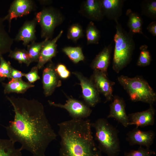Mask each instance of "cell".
<instances>
[{
  "label": "cell",
  "mask_w": 156,
  "mask_h": 156,
  "mask_svg": "<svg viewBox=\"0 0 156 156\" xmlns=\"http://www.w3.org/2000/svg\"><path fill=\"white\" fill-rule=\"evenodd\" d=\"M13 107V120L5 127L9 139L21 144L34 156H46L50 144L57 135L46 116L42 104L34 99L6 96Z\"/></svg>",
  "instance_id": "6da1fadb"
},
{
  "label": "cell",
  "mask_w": 156,
  "mask_h": 156,
  "mask_svg": "<svg viewBox=\"0 0 156 156\" xmlns=\"http://www.w3.org/2000/svg\"><path fill=\"white\" fill-rule=\"evenodd\" d=\"M89 119H74L59 123L60 156H102L94 140Z\"/></svg>",
  "instance_id": "7a4b0ae2"
},
{
  "label": "cell",
  "mask_w": 156,
  "mask_h": 156,
  "mask_svg": "<svg viewBox=\"0 0 156 156\" xmlns=\"http://www.w3.org/2000/svg\"><path fill=\"white\" fill-rule=\"evenodd\" d=\"M116 22L112 68L114 71L118 73L130 61L135 44L133 34L125 31L118 21Z\"/></svg>",
  "instance_id": "3957f363"
},
{
  "label": "cell",
  "mask_w": 156,
  "mask_h": 156,
  "mask_svg": "<svg viewBox=\"0 0 156 156\" xmlns=\"http://www.w3.org/2000/svg\"><path fill=\"white\" fill-rule=\"evenodd\" d=\"M91 125L95 130V139L100 151L107 156H118L120 151L118 130L104 118L97 119Z\"/></svg>",
  "instance_id": "277c9868"
},
{
  "label": "cell",
  "mask_w": 156,
  "mask_h": 156,
  "mask_svg": "<svg viewBox=\"0 0 156 156\" xmlns=\"http://www.w3.org/2000/svg\"><path fill=\"white\" fill-rule=\"evenodd\" d=\"M119 83L133 102L141 101L152 105L156 101V94L145 80L139 77H129L123 75L118 78Z\"/></svg>",
  "instance_id": "5b68a950"
},
{
  "label": "cell",
  "mask_w": 156,
  "mask_h": 156,
  "mask_svg": "<svg viewBox=\"0 0 156 156\" xmlns=\"http://www.w3.org/2000/svg\"><path fill=\"white\" fill-rule=\"evenodd\" d=\"M35 18L41 27V37L49 40L52 38L55 27L64 20L60 11L51 7L43 8L37 13Z\"/></svg>",
  "instance_id": "8992f818"
},
{
  "label": "cell",
  "mask_w": 156,
  "mask_h": 156,
  "mask_svg": "<svg viewBox=\"0 0 156 156\" xmlns=\"http://www.w3.org/2000/svg\"><path fill=\"white\" fill-rule=\"evenodd\" d=\"M48 102L51 106L66 109L72 118L84 119L90 116L92 112L90 107L86 103L71 97H68L64 104L57 103L49 100Z\"/></svg>",
  "instance_id": "52a82bcc"
},
{
  "label": "cell",
  "mask_w": 156,
  "mask_h": 156,
  "mask_svg": "<svg viewBox=\"0 0 156 156\" xmlns=\"http://www.w3.org/2000/svg\"><path fill=\"white\" fill-rule=\"evenodd\" d=\"M78 79L82 89V96L85 103L90 107H94L100 101L99 93L90 79L81 73L73 72Z\"/></svg>",
  "instance_id": "ba28073f"
},
{
  "label": "cell",
  "mask_w": 156,
  "mask_h": 156,
  "mask_svg": "<svg viewBox=\"0 0 156 156\" xmlns=\"http://www.w3.org/2000/svg\"><path fill=\"white\" fill-rule=\"evenodd\" d=\"M53 64H49L43 70L42 82L44 94L46 96L51 95L55 89L61 85V81L55 69Z\"/></svg>",
  "instance_id": "9c48e42d"
},
{
  "label": "cell",
  "mask_w": 156,
  "mask_h": 156,
  "mask_svg": "<svg viewBox=\"0 0 156 156\" xmlns=\"http://www.w3.org/2000/svg\"><path fill=\"white\" fill-rule=\"evenodd\" d=\"M97 90L105 97V102L112 100L113 86L114 83L110 80L107 73L94 70L90 79Z\"/></svg>",
  "instance_id": "30bf717a"
},
{
  "label": "cell",
  "mask_w": 156,
  "mask_h": 156,
  "mask_svg": "<svg viewBox=\"0 0 156 156\" xmlns=\"http://www.w3.org/2000/svg\"><path fill=\"white\" fill-rule=\"evenodd\" d=\"M34 2L31 0H15L11 4L7 14L3 18L7 20L10 30L12 20L29 14L33 10Z\"/></svg>",
  "instance_id": "8fae6325"
},
{
  "label": "cell",
  "mask_w": 156,
  "mask_h": 156,
  "mask_svg": "<svg viewBox=\"0 0 156 156\" xmlns=\"http://www.w3.org/2000/svg\"><path fill=\"white\" fill-rule=\"evenodd\" d=\"M155 132L152 130L143 131L136 127L127 134L126 140L131 146L138 145L150 148L155 137Z\"/></svg>",
  "instance_id": "7c38bea8"
},
{
  "label": "cell",
  "mask_w": 156,
  "mask_h": 156,
  "mask_svg": "<svg viewBox=\"0 0 156 156\" xmlns=\"http://www.w3.org/2000/svg\"><path fill=\"white\" fill-rule=\"evenodd\" d=\"M110 105V111L107 118H114L124 127L129 125V118L125 111V104L123 99L118 96L113 97Z\"/></svg>",
  "instance_id": "4fadbf2b"
},
{
  "label": "cell",
  "mask_w": 156,
  "mask_h": 156,
  "mask_svg": "<svg viewBox=\"0 0 156 156\" xmlns=\"http://www.w3.org/2000/svg\"><path fill=\"white\" fill-rule=\"evenodd\" d=\"M155 114L154 108L152 105H150L146 110L129 114V125H135L138 127L153 125L155 122Z\"/></svg>",
  "instance_id": "5bb4252c"
},
{
  "label": "cell",
  "mask_w": 156,
  "mask_h": 156,
  "mask_svg": "<svg viewBox=\"0 0 156 156\" xmlns=\"http://www.w3.org/2000/svg\"><path fill=\"white\" fill-rule=\"evenodd\" d=\"M63 33L61 30L52 40H48L43 46L41 50L36 66L38 69H41L47 63L50 61L57 53L56 42Z\"/></svg>",
  "instance_id": "9a60e30c"
},
{
  "label": "cell",
  "mask_w": 156,
  "mask_h": 156,
  "mask_svg": "<svg viewBox=\"0 0 156 156\" xmlns=\"http://www.w3.org/2000/svg\"><path fill=\"white\" fill-rule=\"evenodd\" d=\"M80 12L92 21L102 20L104 16L102 9L101 0H87L81 6Z\"/></svg>",
  "instance_id": "2e32d148"
},
{
  "label": "cell",
  "mask_w": 156,
  "mask_h": 156,
  "mask_svg": "<svg viewBox=\"0 0 156 156\" xmlns=\"http://www.w3.org/2000/svg\"><path fill=\"white\" fill-rule=\"evenodd\" d=\"M123 0H101L102 9L104 16L115 22L122 14Z\"/></svg>",
  "instance_id": "e0dca14e"
},
{
  "label": "cell",
  "mask_w": 156,
  "mask_h": 156,
  "mask_svg": "<svg viewBox=\"0 0 156 156\" xmlns=\"http://www.w3.org/2000/svg\"><path fill=\"white\" fill-rule=\"evenodd\" d=\"M37 22L35 18L25 22L21 28L14 40L22 41L23 44L27 46L30 42L35 41L36 39V27Z\"/></svg>",
  "instance_id": "ac0fdd59"
},
{
  "label": "cell",
  "mask_w": 156,
  "mask_h": 156,
  "mask_svg": "<svg viewBox=\"0 0 156 156\" xmlns=\"http://www.w3.org/2000/svg\"><path fill=\"white\" fill-rule=\"evenodd\" d=\"M112 50V43L105 47L92 61L91 67L94 70L106 73L110 62Z\"/></svg>",
  "instance_id": "d6986e66"
},
{
  "label": "cell",
  "mask_w": 156,
  "mask_h": 156,
  "mask_svg": "<svg viewBox=\"0 0 156 156\" xmlns=\"http://www.w3.org/2000/svg\"><path fill=\"white\" fill-rule=\"evenodd\" d=\"M5 94L11 93L23 94L28 89L34 87L35 85L29 82L23 81L22 79H11L7 83L2 82Z\"/></svg>",
  "instance_id": "ffe728a7"
},
{
  "label": "cell",
  "mask_w": 156,
  "mask_h": 156,
  "mask_svg": "<svg viewBox=\"0 0 156 156\" xmlns=\"http://www.w3.org/2000/svg\"><path fill=\"white\" fill-rule=\"evenodd\" d=\"M4 21L0 17V56L10 51L14 41L5 29Z\"/></svg>",
  "instance_id": "44dd1931"
},
{
  "label": "cell",
  "mask_w": 156,
  "mask_h": 156,
  "mask_svg": "<svg viewBox=\"0 0 156 156\" xmlns=\"http://www.w3.org/2000/svg\"><path fill=\"white\" fill-rule=\"evenodd\" d=\"M126 14L128 17L127 24L129 32L133 34H138L145 36L142 32L143 21L140 16L130 9L127 10Z\"/></svg>",
  "instance_id": "7402d4cb"
},
{
  "label": "cell",
  "mask_w": 156,
  "mask_h": 156,
  "mask_svg": "<svg viewBox=\"0 0 156 156\" xmlns=\"http://www.w3.org/2000/svg\"><path fill=\"white\" fill-rule=\"evenodd\" d=\"M9 139L0 138V156H22L21 151Z\"/></svg>",
  "instance_id": "603a6c76"
},
{
  "label": "cell",
  "mask_w": 156,
  "mask_h": 156,
  "mask_svg": "<svg viewBox=\"0 0 156 156\" xmlns=\"http://www.w3.org/2000/svg\"><path fill=\"white\" fill-rule=\"evenodd\" d=\"M142 14L155 21L156 19V1L145 0L140 4Z\"/></svg>",
  "instance_id": "cb8c5ba5"
},
{
  "label": "cell",
  "mask_w": 156,
  "mask_h": 156,
  "mask_svg": "<svg viewBox=\"0 0 156 156\" xmlns=\"http://www.w3.org/2000/svg\"><path fill=\"white\" fill-rule=\"evenodd\" d=\"M62 51L75 63L85 59L82 49L80 47H67L63 48Z\"/></svg>",
  "instance_id": "d4e9b609"
},
{
  "label": "cell",
  "mask_w": 156,
  "mask_h": 156,
  "mask_svg": "<svg viewBox=\"0 0 156 156\" xmlns=\"http://www.w3.org/2000/svg\"><path fill=\"white\" fill-rule=\"evenodd\" d=\"M8 57L17 60L20 64H25L27 66L31 63L27 50L24 49L16 48L11 50Z\"/></svg>",
  "instance_id": "484cf974"
},
{
  "label": "cell",
  "mask_w": 156,
  "mask_h": 156,
  "mask_svg": "<svg viewBox=\"0 0 156 156\" xmlns=\"http://www.w3.org/2000/svg\"><path fill=\"white\" fill-rule=\"evenodd\" d=\"M86 35L88 44H99L100 38V32L92 21H90L88 25Z\"/></svg>",
  "instance_id": "4316f807"
},
{
  "label": "cell",
  "mask_w": 156,
  "mask_h": 156,
  "mask_svg": "<svg viewBox=\"0 0 156 156\" xmlns=\"http://www.w3.org/2000/svg\"><path fill=\"white\" fill-rule=\"evenodd\" d=\"M49 39L46 38L43 41L39 42L34 41L27 46V51L31 63L38 62L42 48L44 44Z\"/></svg>",
  "instance_id": "83f0119b"
},
{
  "label": "cell",
  "mask_w": 156,
  "mask_h": 156,
  "mask_svg": "<svg viewBox=\"0 0 156 156\" xmlns=\"http://www.w3.org/2000/svg\"><path fill=\"white\" fill-rule=\"evenodd\" d=\"M140 52L138 59V66L143 67L149 65L151 62L150 53L148 49V46L145 44L141 45L140 48Z\"/></svg>",
  "instance_id": "f1b7e54d"
},
{
  "label": "cell",
  "mask_w": 156,
  "mask_h": 156,
  "mask_svg": "<svg viewBox=\"0 0 156 156\" xmlns=\"http://www.w3.org/2000/svg\"><path fill=\"white\" fill-rule=\"evenodd\" d=\"M83 36V31L81 25L78 24L72 25L68 31L67 37V38L76 42Z\"/></svg>",
  "instance_id": "f546056e"
},
{
  "label": "cell",
  "mask_w": 156,
  "mask_h": 156,
  "mask_svg": "<svg viewBox=\"0 0 156 156\" xmlns=\"http://www.w3.org/2000/svg\"><path fill=\"white\" fill-rule=\"evenodd\" d=\"M12 67L9 61H7L3 57L0 56V77L10 79V73Z\"/></svg>",
  "instance_id": "4dcf8cb0"
},
{
  "label": "cell",
  "mask_w": 156,
  "mask_h": 156,
  "mask_svg": "<svg viewBox=\"0 0 156 156\" xmlns=\"http://www.w3.org/2000/svg\"><path fill=\"white\" fill-rule=\"evenodd\" d=\"M155 154V153L150 148H144L140 146L137 150H131L129 152H125L124 156H151Z\"/></svg>",
  "instance_id": "1f68e13d"
},
{
  "label": "cell",
  "mask_w": 156,
  "mask_h": 156,
  "mask_svg": "<svg viewBox=\"0 0 156 156\" xmlns=\"http://www.w3.org/2000/svg\"><path fill=\"white\" fill-rule=\"evenodd\" d=\"M38 70V67L35 66L32 68L28 73H24V76L27 79L29 82L32 83L40 79Z\"/></svg>",
  "instance_id": "d6a6232c"
},
{
  "label": "cell",
  "mask_w": 156,
  "mask_h": 156,
  "mask_svg": "<svg viewBox=\"0 0 156 156\" xmlns=\"http://www.w3.org/2000/svg\"><path fill=\"white\" fill-rule=\"evenodd\" d=\"M55 70L60 78L66 79L69 77L70 72L64 64H59L55 67Z\"/></svg>",
  "instance_id": "836d02e7"
},
{
  "label": "cell",
  "mask_w": 156,
  "mask_h": 156,
  "mask_svg": "<svg viewBox=\"0 0 156 156\" xmlns=\"http://www.w3.org/2000/svg\"><path fill=\"white\" fill-rule=\"evenodd\" d=\"M24 73L12 67L10 73V79H22V77L24 76Z\"/></svg>",
  "instance_id": "e575fe53"
},
{
  "label": "cell",
  "mask_w": 156,
  "mask_h": 156,
  "mask_svg": "<svg viewBox=\"0 0 156 156\" xmlns=\"http://www.w3.org/2000/svg\"><path fill=\"white\" fill-rule=\"evenodd\" d=\"M148 31L153 36H156V21H154L149 24L147 27Z\"/></svg>",
  "instance_id": "d590c367"
},
{
  "label": "cell",
  "mask_w": 156,
  "mask_h": 156,
  "mask_svg": "<svg viewBox=\"0 0 156 156\" xmlns=\"http://www.w3.org/2000/svg\"><path fill=\"white\" fill-rule=\"evenodd\" d=\"M5 78L0 77V83L2 82L5 80Z\"/></svg>",
  "instance_id": "8d00e7d4"
},
{
  "label": "cell",
  "mask_w": 156,
  "mask_h": 156,
  "mask_svg": "<svg viewBox=\"0 0 156 156\" xmlns=\"http://www.w3.org/2000/svg\"><path fill=\"white\" fill-rule=\"evenodd\" d=\"M32 156H34L32 155Z\"/></svg>",
  "instance_id": "74e56055"
}]
</instances>
